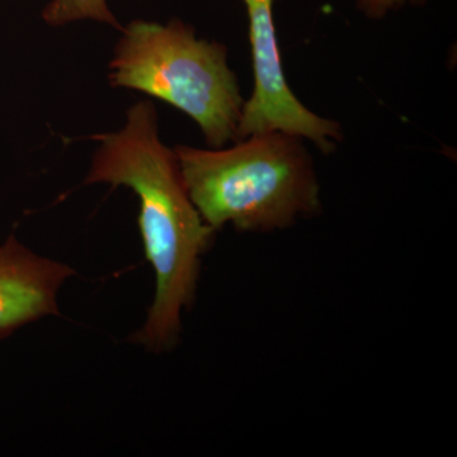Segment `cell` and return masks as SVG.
<instances>
[{"label": "cell", "mask_w": 457, "mask_h": 457, "mask_svg": "<svg viewBox=\"0 0 457 457\" xmlns=\"http://www.w3.org/2000/svg\"><path fill=\"white\" fill-rule=\"evenodd\" d=\"M93 139L99 145L84 183L123 186L139 197L140 233L155 272L154 302L131 341L156 353L170 351L179 339L180 315L196 297L201 258L215 230L192 203L176 152L161 139L153 102L132 104L122 129Z\"/></svg>", "instance_id": "obj_1"}, {"label": "cell", "mask_w": 457, "mask_h": 457, "mask_svg": "<svg viewBox=\"0 0 457 457\" xmlns=\"http://www.w3.org/2000/svg\"><path fill=\"white\" fill-rule=\"evenodd\" d=\"M186 188L213 230L293 227L320 212V187L302 137L281 131L252 135L233 146L173 147Z\"/></svg>", "instance_id": "obj_2"}, {"label": "cell", "mask_w": 457, "mask_h": 457, "mask_svg": "<svg viewBox=\"0 0 457 457\" xmlns=\"http://www.w3.org/2000/svg\"><path fill=\"white\" fill-rule=\"evenodd\" d=\"M108 80L114 88L137 90L179 108L212 147L237 141L245 102L227 46L198 38L182 21L135 20L122 27Z\"/></svg>", "instance_id": "obj_3"}, {"label": "cell", "mask_w": 457, "mask_h": 457, "mask_svg": "<svg viewBox=\"0 0 457 457\" xmlns=\"http://www.w3.org/2000/svg\"><path fill=\"white\" fill-rule=\"evenodd\" d=\"M253 59L254 90L243 107L237 141L281 131L312 141L329 154L342 140L341 125L312 112L286 80L273 21V0H245Z\"/></svg>", "instance_id": "obj_4"}, {"label": "cell", "mask_w": 457, "mask_h": 457, "mask_svg": "<svg viewBox=\"0 0 457 457\" xmlns=\"http://www.w3.org/2000/svg\"><path fill=\"white\" fill-rule=\"evenodd\" d=\"M75 270L40 257L13 236L0 246V339L49 315L59 314L57 294Z\"/></svg>", "instance_id": "obj_5"}, {"label": "cell", "mask_w": 457, "mask_h": 457, "mask_svg": "<svg viewBox=\"0 0 457 457\" xmlns=\"http://www.w3.org/2000/svg\"><path fill=\"white\" fill-rule=\"evenodd\" d=\"M42 20L49 26L62 27L79 21H96L121 31L107 0H51L42 12Z\"/></svg>", "instance_id": "obj_6"}, {"label": "cell", "mask_w": 457, "mask_h": 457, "mask_svg": "<svg viewBox=\"0 0 457 457\" xmlns=\"http://www.w3.org/2000/svg\"><path fill=\"white\" fill-rule=\"evenodd\" d=\"M405 2L423 3V0H360V8L370 17H383L389 9L404 4Z\"/></svg>", "instance_id": "obj_7"}]
</instances>
